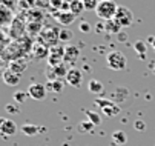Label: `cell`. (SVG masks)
I'll use <instances>...</instances> for the list:
<instances>
[{
    "label": "cell",
    "instance_id": "cell-1",
    "mask_svg": "<svg viewBox=\"0 0 155 146\" xmlns=\"http://www.w3.org/2000/svg\"><path fill=\"white\" fill-rule=\"evenodd\" d=\"M34 43L35 41L29 35H25L23 38H20V40H12L6 46H3L2 58L5 61H9V63L14 61V60H18V58H26V55L32 52Z\"/></svg>",
    "mask_w": 155,
    "mask_h": 146
},
{
    "label": "cell",
    "instance_id": "cell-2",
    "mask_svg": "<svg viewBox=\"0 0 155 146\" xmlns=\"http://www.w3.org/2000/svg\"><path fill=\"white\" fill-rule=\"evenodd\" d=\"M26 26H28V20H26V14L18 11L17 15L14 17L12 23L9 25V37L11 41L12 40H20L26 35Z\"/></svg>",
    "mask_w": 155,
    "mask_h": 146
},
{
    "label": "cell",
    "instance_id": "cell-3",
    "mask_svg": "<svg viewBox=\"0 0 155 146\" xmlns=\"http://www.w3.org/2000/svg\"><path fill=\"white\" fill-rule=\"evenodd\" d=\"M38 41H41L43 45H46L48 48H54L60 43V28L57 26H45L38 35Z\"/></svg>",
    "mask_w": 155,
    "mask_h": 146
},
{
    "label": "cell",
    "instance_id": "cell-4",
    "mask_svg": "<svg viewBox=\"0 0 155 146\" xmlns=\"http://www.w3.org/2000/svg\"><path fill=\"white\" fill-rule=\"evenodd\" d=\"M117 11H118V5L115 2H112V0H101V2H98L95 14L107 22V20H112L115 17Z\"/></svg>",
    "mask_w": 155,
    "mask_h": 146
},
{
    "label": "cell",
    "instance_id": "cell-5",
    "mask_svg": "<svg viewBox=\"0 0 155 146\" xmlns=\"http://www.w3.org/2000/svg\"><path fill=\"white\" fill-rule=\"evenodd\" d=\"M106 63H107V68L114 71H123L127 65V58L121 51H110L106 55Z\"/></svg>",
    "mask_w": 155,
    "mask_h": 146
},
{
    "label": "cell",
    "instance_id": "cell-6",
    "mask_svg": "<svg viewBox=\"0 0 155 146\" xmlns=\"http://www.w3.org/2000/svg\"><path fill=\"white\" fill-rule=\"evenodd\" d=\"M94 103L101 109V112L106 117H114V115L120 114V106L117 103H114L110 98H95Z\"/></svg>",
    "mask_w": 155,
    "mask_h": 146
},
{
    "label": "cell",
    "instance_id": "cell-7",
    "mask_svg": "<svg viewBox=\"0 0 155 146\" xmlns=\"http://www.w3.org/2000/svg\"><path fill=\"white\" fill-rule=\"evenodd\" d=\"M114 18L117 20V23L121 28H129V26H132V22H134V14L126 6H118V11Z\"/></svg>",
    "mask_w": 155,
    "mask_h": 146
},
{
    "label": "cell",
    "instance_id": "cell-8",
    "mask_svg": "<svg viewBox=\"0 0 155 146\" xmlns=\"http://www.w3.org/2000/svg\"><path fill=\"white\" fill-rule=\"evenodd\" d=\"M64 51L66 46H54L49 49V58H48V66H58L61 63H64L63 58H64Z\"/></svg>",
    "mask_w": 155,
    "mask_h": 146
},
{
    "label": "cell",
    "instance_id": "cell-9",
    "mask_svg": "<svg viewBox=\"0 0 155 146\" xmlns=\"http://www.w3.org/2000/svg\"><path fill=\"white\" fill-rule=\"evenodd\" d=\"M49 49L51 48H48L46 45H43L41 41H35L34 46H32L31 55H32V58L35 61H41V60H45V58H49Z\"/></svg>",
    "mask_w": 155,
    "mask_h": 146
},
{
    "label": "cell",
    "instance_id": "cell-10",
    "mask_svg": "<svg viewBox=\"0 0 155 146\" xmlns=\"http://www.w3.org/2000/svg\"><path fill=\"white\" fill-rule=\"evenodd\" d=\"M52 17L57 20L60 25H63L64 28L69 26L74 20L77 18V15L72 14L71 11H54V9H52Z\"/></svg>",
    "mask_w": 155,
    "mask_h": 146
},
{
    "label": "cell",
    "instance_id": "cell-11",
    "mask_svg": "<svg viewBox=\"0 0 155 146\" xmlns=\"http://www.w3.org/2000/svg\"><path fill=\"white\" fill-rule=\"evenodd\" d=\"M46 92H48L46 86L41 85V83H32V85L29 86V89H28L29 97H32L34 100H43L46 97Z\"/></svg>",
    "mask_w": 155,
    "mask_h": 146
},
{
    "label": "cell",
    "instance_id": "cell-12",
    "mask_svg": "<svg viewBox=\"0 0 155 146\" xmlns=\"http://www.w3.org/2000/svg\"><path fill=\"white\" fill-rule=\"evenodd\" d=\"M66 81H68L71 86L80 88L81 81H83V74H81V71H80V69H75V68L69 69L68 75H66Z\"/></svg>",
    "mask_w": 155,
    "mask_h": 146
},
{
    "label": "cell",
    "instance_id": "cell-13",
    "mask_svg": "<svg viewBox=\"0 0 155 146\" xmlns=\"http://www.w3.org/2000/svg\"><path fill=\"white\" fill-rule=\"evenodd\" d=\"M0 131L5 137H12L15 135L17 132V124L12 121V120H8V118H2V124H0Z\"/></svg>",
    "mask_w": 155,
    "mask_h": 146
},
{
    "label": "cell",
    "instance_id": "cell-14",
    "mask_svg": "<svg viewBox=\"0 0 155 146\" xmlns=\"http://www.w3.org/2000/svg\"><path fill=\"white\" fill-rule=\"evenodd\" d=\"M26 68H28V58H18V60L11 61L8 69H11L17 75H21V74L26 71Z\"/></svg>",
    "mask_w": 155,
    "mask_h": 146
},
{
    "label": "cell",
    "instance_id": "cell-15",
    "mask_svg": "<svg viewBox=\"0 0 155 146\" xmlns=\"http://www.w3.org/2000/svg\"><path fill=\"white\" fill-rule=\"evenodd\" d=\"M78 55H80V49L77 46H74V45H68V46H66V51H64L63 61H64V63H75Z\"/></svg>",
    "mask_w": 155,
    "mask_h": 146
},
{
    "label": "cell",
    "instance_id": "cell-16",
    "mask_svg": "<svg viewBox=\"0 0 155 146\" xmlns=\"http://www.w3.org/2000/svg\"><path fill=\"white\" fill-rule=\"evenodd\" d=\"M43 23L40 22H28V26H26V35H29L31 38L34 37H38L43 31Z\"/></svg>",
    "mask_w": 155,
    "mask_h": 146
},
{
    "label": "cell",
    "instance_id": "cell-17",
    "mask_svg": "<svg viewBox=\"0 0 155 146\" xmlns=\"http://www.w3.org/2000/svg\"><path fill=\"white\" fill-rule=\"evenodd\" d=\"M14 17L15 15H14V12L11 9H8L3 5H0V23L2 25H9V23H12Z\"/></svg>",
    "mask_w": 155,
    "mask_h": 146
},
{
    "label": "cell",
    "instance_id": "cell-18",
    "mask_svg": "<svg viewBox=\"0 0 155 146\" xmlns=\"http://www.w3.org/2000/svg\"><path fill=\"white\" fill-rule=\"evenodd\" d=\"M25 14H26L28 22H40V23H43V18H45V11L37 9V8H32V9H29Z\"/></svg>",
    "mask_w": 155,
    "mask_h": 146
},
{
    "label": "cell",
    "instance_id": "cell-19",
    "mask_svg": "<svg viewBox=\"0 0 155 146\" xmlns=\"http://www.w3.org/2000/svg\"><path fill=\"white\" fill-rule=\"evenodd\" d=\"M2 78H3V81L6 83L8 86H15V85H18V81H20V75L14 74L11 69H5L3 74H2Z\"/></svg>",
    "mask_w": 155,
    "mask_h": 146
},
{
    "label": "cell",
    "instance_id": "cell-20",
    "mask_svg": "<svg viewBox=\"0 0 155 146\" xmlns=\"http://www.w3.org/2000/svg\"><path fill=\"white\" fill-rule=\"evenodd\" d=\"M40 131H45V128H38V126H35V124H31V123H26V124H23V126H21V132H23L25 135H28V137H34V135H37Z\"/></svg>",
    "mask_w": 155,
    "mask_h": 146
},
{
    "label": "cell",
    "instance_id": "cell-21",
    "mask_svg": "<svg viewBox=\"0 0 155 146\" xmlns=\"http://www.w3.org/2000/svg\"><path fill=\"white\" fill-rule=\"evenodd\" d=\"M104 31L106 32H109V34H120V31H121V26L117 23V20L115 18H112V20H107V22L104 23Z\"/></svg>",
    "mask_w": 155,
    "mask_h": 146
},
{
    "label": "cell",
    "instance_id": "cell-22",
    "mask_svg": "<svg viewBox=\"0 0 155 146\" xmlns=\"http://www.w3.org/2000/svg\"><path fill=\"white\" fill-rule=\"evenodd\" d=\"M45 86H46V89H48V91L58 94V92H61V91H63V88H64V83H63L61 80H54V81H48Z\"/></svg>",
    "mask_w": 155,
    "mask_h": 146
},
{
    "label": "cell",
    "instance_id": "cell-23",
    "mask_svg": "<svg viewBox=\"0 0 155 146\" xmlns=\"http://www.w3.org/2000/svg\"><path fill=\"white\" fill-rule=\"evenodd\" d=\"M87 89H89L92 94H101L104 88H103V83L101 81L92 78V80H89V83H87Z\"/></svg>",
    "mask_w": 155,
    "mask_h": 146
},
{
    "label": "cell",
    "instance_id": "cell-24",
    "mask_svg": "<svg viewBox=\"0 0 155 146\" xmlns=\"http://www.w3.org/2000/svg\"><path fill=\"white\" fill-rule=\"evenodd\" d=\"M126 141H127L126 132H123V131H115V132L112 134V143H114V144L121 146V144H124Z\"/></svg>",
    "mask_w": 155,
    "mask_h": 146
},
{
    "label": "cell",
    "instance_id": "cell-25",
    "mask_svg": "<svg viewBox=\"0 0 155 146\" xmlns=\"http://www.w3.org/2000/svg\"><path fill=\"white\" fill-rule=\"evenodd\" d=\"M71 3V12L75 14V15H80L86 8H84V2H80V0H72Z\"/></svg>",
    "mask_w": 155,
    "mask_h": 146
},
{
    "label": "cell",
    "instance_id": "cell-26",
    "mask_svg": "<svg viewBox=\"0 0 155 146\" xmlns=\"http://www.w3.org/2000/svg\"><path fill=\"white\" fill-rule=\"evenodd\" d=\"M84 114H86V117H87V120H89L94 126H98V124L101 123V117H100V114L98 112H94V111H84Z\"/></svg>",
    "mask_w": 155,
    "mask_h": 146
},
{
    "label": "cell",
    "instance_id": "cell-27",
    "mask_svg": "<svg viewBox=\"0 0 155 146\" xmlns=\"http://www.w3.org/2000/svg\"><path fill=\"white\" fill-rule=\"evenodd\" d=\"M95 126L89 121V120H86V121H80L78 123V126H77V129L80 131V132H91L92 129H94Z\"/></svg>",
    "mask_w": 155,
    "mask_h": 146
},
{
    "label": "cell",
    "instance_id": "cell-28",
    "mask_svg": "<svg viewBox=\"0 0 155 146\" xmlns=\"http://www.w3.org/2000/svg\"><path fill=\"white\" fill-rule=\"evenodd\" d=\"M72 31L71 29H68V28H61L60 29V41L61 43H64V41H69L71 38H72Z\"/></svg>",
    "mask_w": 155,
    "mask_h": 146
},
{
    "label": "cell",
    "instance_id": "cell-29",
    "mask_svg": "<svg viewBox=\"0 0 155 146\" xmlns=\"http://www.w3.org/2000/svg\"><path fill=\"white\" fill-rule=\"evenodd\" d=\"M134 49L140 54V55H144V52L147 51V45L144 43L143 40H138V41H135V45H134Z\"/></svg>",
    "mask_w": 155,
    "mask_h": 146
},
{
    "label": "cell",
    "instance_id": "cell-30",
    "mask_svg": "<svg viewBox=\"0 0 155 146\" xmlns=\"http://www.w3.org/2000/svg\"><path fill=\"white\" fill-rule=\"evenodd\" d=\"M28 95H29V94H26V92H23V91H17V92L14 94V100H15L17 103H25V100H26Z\"/></svg>",
    "mask_w": 155,
    "mask_h": 146
},
{
    "label": "cell",
    "instance_id": "cell-31",
    "mask_svg": "<svg viewBox=\"0 0 155 146\" xmlns=\"http://www.w3.org/2000/svg\"><path fill=\"white\" fill-rule=\"evenodd\" d=\"M97 6H98L97 0H86V2H84V8H86V9H92L94 12H95Z\"/></svg>",
    "mask_w": 155,
    "mask_h": 146
},
{
    "label": "cell",
    "instance_id": "cell-32",
    "mask_svg": "<svg viewBox=\"0 0 155 146\" xmlns=\"http://www.w3.org/2000/svg\"><path fill=\"white\" fill-rule=\"evenodd\" d=\"M134 128H135L137 131H144V129H146V123L141 121V120H137V121L134 123Z\"/></svg>",
    "mask_w": 155,
    "mask_h": 146
},
{
    "label": "cell",
    "instance_id": "cell-33",
    "mask_svg": "<svg viewBox=\"0 0 155 146\" xmlns=\"http://www.w3.org/2000/svg\"><path fill=\"white\" fill-rule=\"evenodd\" d=\"M80 31L81 32H89L91 31V25L87 23V22H81L80 23Z\"/></svg>",
    "mask_w": 155,
    "mask_h": 146
},
{
    "label": "cell",
    "instance_id": "cell-34",
    "mask_svg": "<svg viewBox=\"0 0 155 146\" xmlns=\"http://www.w3.org/2000/svg\"><path fill=\"white\" fill-rule=\"evenodd\" d=\"M6 111L11 112V114H17L18 112V106H15V105H6Z\"/></svg>",
    "mask_w": 155,
    "mask_h": 146
},
{
    "label": "cell",
    "instance_id": "cell-35",
    "mask_svg": "<svg viewBox=\"0 0 155 146\" xmlns=\"http://www.w3.org/2000/svg\"><path fill=\"white\" fill-rule=\"evenodd\" d=\"M118 40H120V41L126 40V34H121V32H120V34H118Z\"/></svg>",
    "mask_w": 155,
    "mask_h": 146
},
{
    "label": "cell",
    "instance_id": "cell-36",
    "mask_svg": "<svg viewBox=\"0 0 155 146\" xmlns=\"http://www.w3.org/2000/svg\"><path fill=\"white\" fill-rule=\"evenodd\" d=\"M149 41L152 43V46H153V49H155V37H150V38H149Z\"/></svg>",
    "mask_w": 155,
    "mask_h": 146
},
{
    "label": "cell",
    "instance_id": "cell-37",
    "mask_svg": "<svg viewBox=\"0 0 155 146\" xmlns=\"http://www.w3.org/2000/svg\"><path fill=\"white\" fill-rule=\"evenodd\" d=\"M153 72H155V69H153Z\"/></svg>",
    "mask_w": 155,
    "mask_h": 146
}]
</instances>
